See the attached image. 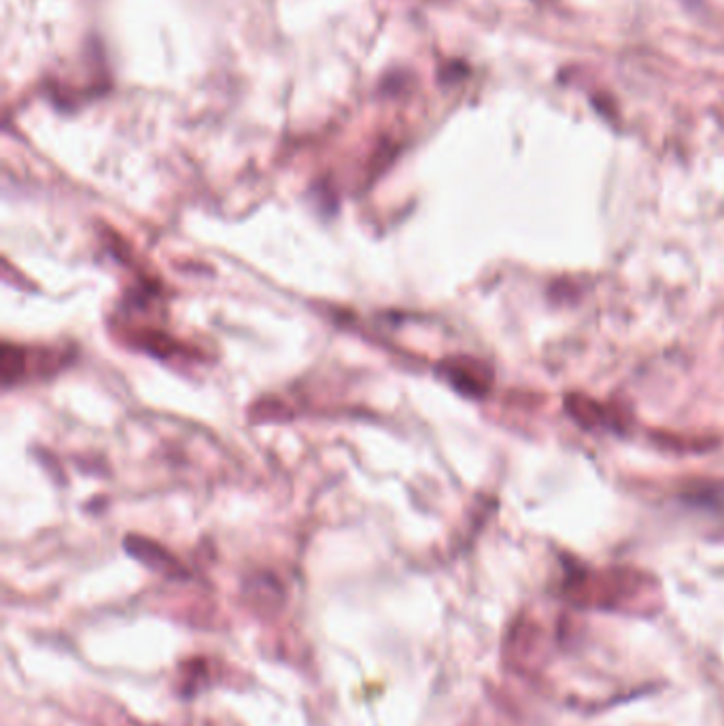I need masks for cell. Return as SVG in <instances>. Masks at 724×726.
<instances>
[{"mask_svg":"<svg viewBox=\"0 0 724 726\" xmlns=\"http://www.w3.org/2000/svg\"><path fill=\"white\" fill-rule=\"evenodd\" d=\"M566 408L570 413L578 425L582 427H597V425H604L608 422V415H606V408L589 397H582V395H568L566 400Z\"/></svg>","mask_w":724,"mask_h":726,"instance_id":"277c9868","label":"cell"},{"mask_svg":"<svg viewBox=\"0 0 724 726\" xmlns=\"http://www.w3.org/2000/svg\"><path fill=\"white\" fill-rule=\"evenodd\" d=\"M444 372L455 389L465 395H474V397L485 395L494 382L491 370L483 361L472 359V357H458V359L447 361Z\"/></svg>","mask_w":724,"mask_h":726,"instance_id":"3957f363","label":"cell"},{"mask_svg":"<svg viewBox=\"0 0 724 726\" xmlns=\"http://www.w3.org/2000/svg\"><path fill=\"white\" fill-rule=\"evenodd\" d=\"M563 593L573 606L591 610L652 616L661 608V588L650 575L629 568L573 570Z\"/></svg>","mask_w":724,"mask_h":726,"instance_id":"6da1fadb","label":"cell"},{"mask_svg":"<svg viewBox=\"0 0 724 726\" xmlns=\"http://www.w3.org/2000/svg\"><path fill=\"white\" fill-rule=\"evenodd\" d=\"M128 548L134 557H139L143 563H147L153 570L157 572L173 573V557H168L166 552H162V548L145 544L143 539H130Z\"/></svg>","mask_w":724,"mask_h":726,"instance_id":"5b68a950","label":"cell"},{"mask_svg":"<svg viewBox=\"0 0 724 726\" xmlns=\"http://www.w3.org/2000/svg\"><path fill=\"white\" fill-rule=\"evenodd\" d=\"M508 652L517 669L534 674L546 663V638L534 622H521L508 640Z\"/></svg>","mask_w":724,"mask_h":726,"instance_id":"7a4b0ae2","label":"cell"}]
</instances>
